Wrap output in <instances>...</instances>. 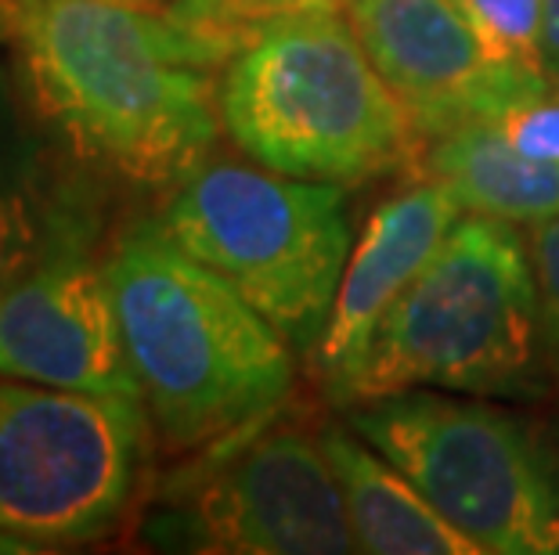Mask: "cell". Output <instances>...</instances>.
I'll return each instance as SVG.
<instances>
[{"label":"cell","mask_w":559,"mask_h":555,"mask_svg":"<svg viewBox=\"0 0 559 555\" xmlns=\"http://www.w3.org/2000/svg\"><path fill=\"white\" fill-rule=\"evenodd\" d=\"M542 69L549 87L559 91V0H542Z\"/></svg>","instance_id":"cell-19"},{"label":"cell","mask_w":559,"mask_h":555,"mask_svg":"<svg viewBox=\"0 0 559 555\" xmlns=\"http://www.w3.org/2000/svg\"><path fill=\"white\" fill-rule=\"evenodd\" d=\"M495 126L527 156L559 162V91H549L538 101L520 105V109L502 116V120H495Z\"/></svg>","instance_id":"cell-18"},{"label":"cell","mask_w":559,"mask_h":555,"mask_svg":"<svg viewBox=\"0 0 559 555\" xmlns=\"http://www.w3.org/2000/svg\"><path fill=\"white\" fill-rule=\"evenodd\" d=\"M275 415L199 451L195 466L177 472L163 505L148 512V545L228 555L358 552L318 430L271 426Z\"/></svg>","instance_id":"cell-8"},{"label":"cell","mask_w":559,"mask_h":555,"mask_svg":"<svg viewBox=\"0 0 559 555\" xmlns=\"http://www.w3.org/2000/svg\"><path fill=\"white\" fill-rule=\"evenodd\" d=\"M343 11L423 141L495 123L552 91L542 69L487 37L462 0H347Z\"/></svg>","instance_id":"cell-9"},{"label":"cell","mask_w":559,"mask_h":555,"mask_svg":"<svg viewBox=\"0 0 559 555\" xmlns=\"http://www.w3.org/2000/svg\"><path fill=\"white\" fill-rule=\"evenodd\" d=\"M408 389L506 400L552 389L531 253L516 224L462 214L329 397L350 408Z\"/></svg>","instance_id":"cell-3"},{"label":"cell","mask_w":559,"mask_h":555,"mask_svg":"<svg viewBox=\"0 0 559 555\" xmlns=\"http://www.w3.org/2000/svg\"><path fill=\"white\" fill-rule=\"evenodd\" d=\"M231 51L141 0H33L15 73L69 156L141 188H177L210 159Z\"/></svg>","instance_id":"cell-1"},{"label":"cell","mask_w":559,"mask_h":555,"mask_svg":"<svg viewBox=\"0 0 559 555\" xmlns=\"http://www.w3.org/2000/svg\"><path fill=\"white\" fill-rule=\"evenodd\" d=\"M423 173L444 184L466 214L516 228L559 217V162L520 152L495 123H469L430 141Z\"/></svg>","instance_id":"cell-14"},{"label":"cell","mask_w":559,"mask_h":555,"mask_svg":"<svg viewBox=\"0 0 559 555\" xmlns=\"http://www.w3.org/2000/svg\"><path fill=\"white\" fill-rule=\"evenodd\" d=\"M332 469H336L358 552L372 555H484L433 502L386 462L350 426H318Z\"/></svg>","instance_id":"cell-13"},{"label":"cell","mask_w":559,"mask_h":555,"mask_svg":"<svg viewBox=\"0 0 559 555\" xmlns=\"http://www.w3.org/2000/svg\"><path fill=\"white\" fill-rule=\"evenodd\" d=\"M527 253L534 270V292H538L542 361L552 389L559 394V217L534 224L527 234Z\"/></svg>","instance_id":"cell-16"},{"label":"cell","mask_w":559,"mask_h":555,"mask_svg":"<svg viewBox=\"0 0 559 555\" xmlns=\"http://www.w3.org/2000/svg\"><path fill=\"white\" fill-rule=\"evenodd\" d=\"M47 126L0 58V289L47 253L94 239V217L58 167Z\"/></svg>","instance_id":"cell-12"},{"label":"cell","mask_w":559,"mask_h":555,"mask_svg":"<svg viewBox=\"0 0 559 555\" xmlns=\"http://www.w3.org/2000/svg\"><path fill=\"white\" fill-rule=\"evenodd\" d=\"M159 228L231 281L296 353H314L354 253L347 188L206 159L166 198Z\"/></svg>","instance_id":"cell-5"},{"label":"cell","mask_w":559,"mask_h":555,"mask_svg":"<svg viewBox=\"0 0 559 555\" xmlns=\"http://www.w3.org/2000/svg\"><path fill=\"white\" fill-rule=\"evenodd\" d=\"M105 267L130 369L166 455H199L285 405L296 350L159 220L120 234Z\"/></svg>","instance_id":"cell-2"},{"label":"cell","mask_w":559,"mask_h":555,"mask_svg":"<svg viewBox=\"0 0 559 555\" xmlns=\"http://www.w3.org/2000/svg\"><path fill=\"white\" fill-rule=\"evenodd\" d=\"M462 214L466 209L459 198L426 173L372 209L343 270L329 325L314 347V369L321 372L325 394L354 369L376 325L437 256Z\"/></svg>","instance_id":"cell-11"},{"label":"cell","mask_w":559,"mask_h":555,"mask_svg":"<svg viewBox=\"0 0 559 555\" xmlns=\"http://www.w3.org/2000/svg\"><path fill=\"white\" fill-rule=\"evenodd\" d=\"M141 4H170V0H141Z\"/></svg>","instance_id":"cell-20"},{"label":"cell","mask_w":559,"mask_h":555,"mask_svg":"<svg viewBox=\"0 0 559 555\" xmlns=\"http://www.w3.org/2000/svg\"><path fill=\"white\" fill-rule=\"evenodd\" d=\"M0 375L141 400L109 267L91 242L47 253L0 289Z\"/></svg>","instance_id":"cell-10"},{"label":"cell","mask_w":559,"mask_h":555,"mask_svg":"<svg viewBox=\"0 0 559 555\" xmlns=\"http://www.w3.org/2000/svg\"><path fill=\"white\" fill-rule=\"evenodd\" d=\"M347 426L484 555L559 552V441L542 422L473 394L408 389L350 405Z\"/></svg>","instance_id":"cell-6"},{"label":"cell","mask_w":559,"mask_h":555,"mask_svg":"<svg viewBox=\"0 0 559 555\" xmlns=\"http://www.w3.org/2000/svg\"><path fill=\"white\" fill-rule=\"evenodd\" d=\"M462 8L506 55L542 69V0H462Z\"/></svg>","instance_id":"cell-17"},{"label":"cell","mask_w":559,"mask_h":555,"mask_svg":"<svg viewBox=\"0 0 559 555\" xmlns=\"http://www.w3.org/2000/svg\"><path fill=\"white\" fill-rule=\"evenodd\" d=\"M221 123L267 170L368 184L419 156L423 134L343 8H307L249 33L221 76Z\"/></svg>","instance_id":"cell-4"},{"label":"cell","mask_w":559,"mask_h":555,"mask_svg":"<svg viewBox=\"0 0 559 555\" xmlns=\"http://www.w3.org/2000/svg\"><path fill=\"white\" fill-rule=\"evenodd\" d=\"M152 441L145 400L0 375V534L80 545L123 523Z\"/></svg>","instance_id":"cell-7"},{"label":"cell","mask_w":559,"mask_h":555,"mask_svg":"<svg viewBox=\"0 0 559 555\" xmlns=\"http://www.w3.org/2000/svg\"><path fill=\"white\" fill-rule=\"evenodd\" d=\"M15 4H19V8H29V4H33V0H15Z\"/></svg>","instance_id":"cell-21"},{"label":"cell","mask_w":559,"mask_h":555,"mask_svg":"<svg viewBox=\"0 0 559 555\" xmlns=\"http://www.w3.org/2000/svg\"><path fill=\"white\" fill-rule=\"evenodd\" d=\"M347 0H170V11L213 44L235 55L249 33L267 26L271 19L293 15L307 8H343Z\"/></svg>","instance_id":"cell-15"}]
</instances>
